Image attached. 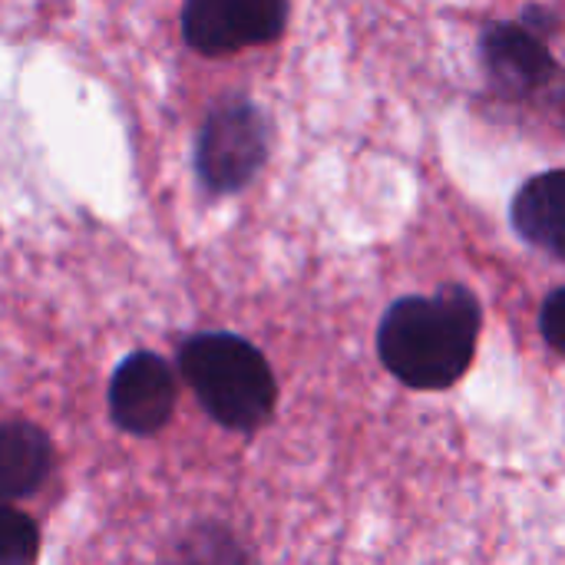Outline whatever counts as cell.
<instances>
[{
	"instance_id": "cell-1",
	"label": "cell",
	"mask_w": 565,
	"mask_h": 565,
	"mask_svg": "<svg viewBox=\"0 0 565 565\" xmlns=\"http://www.w3.org/2000/svg\"><path fill=\"white\" fill-rule=\"evenodd\" d=\"M480 301L450 285L430 298H401L381 321L377 351L384 367L414 391L457 384L477 354Z\"/></svg>"
},
{
	"instance_id": "cell-10",
	"label": "cell",
	"mask_w": 565,
	"mask_h": 565,
	"mask_svg": "<svg viewBox=\"0 0 565 565\" xmlns=\"http://www.w3.org/2000/svg\"><path fill=\"white\" fill-rule=\"evenodd\" d=\"M182 565H242V553L228 533L218 526L195 533L185 550H182Z\"/></svg>"
},
{
	"instance_id": "cell-11",
	"label": "cell",
	"mask_w": 565,
	"mask_h": 565,
	"mask_svg": "<svg viewBox=\"0 0 565 565\" xmlns=\"http://www.w3.org/2000/svg\"><path fill=\"white\" fill-rule=\"evenodd\" d=\"M540 331L543 338L550 341L553 351L565 354V288L553 291L546 301H543V311H540Z\"/></svg>"
},
{
	"instance_id": "cell-2",
	"label": "cell",
	"mask_w": 565,
	"mask_h": 565,
	"mask_svg": "<svg viewBox=\"0 0 565 565\" xmlns=\"http://www.w3.org/2000/svg\"><path fill=\"white\" fill-rule=\"evenodd\" d=\"M179 371L205 414L225 430H258L275 411V374L265 354L238 334H195L179 351Z\"/></svg>"
},
{
	"instance_id": "cell-5",
	"label": "cell",
	"mask_w": 565,
	"mask_h": 565,
	"mask_svg": "<svg viewBox=\"0 0 565 565\" xmlns=\"http://www.w3.org/2000/svg\"><path fill=\"white\" fill-rule=\"evenodd\" d=\"M175 394L179 387L172 367L152 351H136L109 381V417L119 430L149 437L169 424Z\"/></svg>"
},
{
	"instance_id": "cell-8",
	"label": "cell",
	"mask_w": 565,
	"mask_h": 565,
	"mask_svg": "<svg viewBox=\"0 0 565 565\" xmlns=\"http://www.w3.org/2000/svg\"><path fill=\"white\" fill-rule=\"evenodd\" d=\"M513 225L530 245L565 262V169L543 172L520 189L513 199Z\"/></svg>"
},
{
	"instance_id": "cell-9",
	"label": "cell",
	"mask_w": 565,
	"mask_h": 565,
	"mask_svg": "<svg viewBox=\"0 0 565 565\" xmlns=\"http://www.w3.org/2000/svg\"><path fill=\"white\" fill-rule=\"evenodd\" d=\"M40 533L33 520L10 503H0V565H36Z\"/></svg>"
},
{
	"instance_id": "cell-3",
	"label": "cell",
	"mask_w": 565,
	"mask_h": 565,
	"mask_svg": "<svg viewBox=\"0 0 565 565\" xmlns=\"http://www.w3.org/2000/svg\"><path fill=\"white\" fill-rule=\"evenodd\" d=\"M268 159V122L245 96L215 103L195 142V172L215 195L248 185Z\"/></svg>"
},
{
	"instance_id": "cell-6",
	"label": "cell",
	"mask_w": 565,
	"mask_h": 565,
	"mask_svg": "<svg viewBox=\"0 0 565 565\" xmlns=\"http://www.w3.org/2000/svg\"><path fill=\"white\" fill-rule=\"evenodd\" d=\"M480 53H483V66H487L493 86L503 89L507 96L540 93L556 73L546 40L523 23L487 26L483 40H480Z\"/></svg>"
},
{
	"instance_id": "cell-7",
	"label": "cell",
	"mask_w": 565,
	"mask_h": 565,
	"mask_svg": "<svg viewBox=\"0 0 565 565\" xmlns=\"http://www.w3.org/2000/svg\"><path fill=\"white\" fill-rule=\"evenodd\" d=\"M53 467L50 437L26 420L0 424V503L23 500L43 487Z\"/></svg>"
},
{
	"instance_id": "cell-4",
	"label": "cell",
	"mask_w": 565,
	"mask_h": 565,
	"mask_svg": "<svg viewBox=\"0 0 565 565\" xmlns=\"http://www.w3.org/2000/svg\"><path fill=\"white\" fill-rule=\"evenodd\" d=\"M288 23L281 0H192L182 10V36L192 50L222 56L271 43Z\"/></svg>"
}]
</instances>
